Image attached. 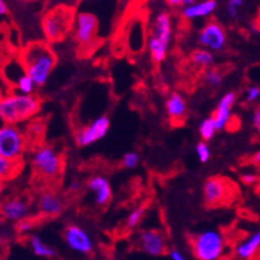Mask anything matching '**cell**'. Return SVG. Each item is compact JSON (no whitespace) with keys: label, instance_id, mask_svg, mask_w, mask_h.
<instances>
[{"label":"cell","instance_id":"23","mask_svg":"<svg viewBox=\"0 0 260 260\" xmlns=\"http://www.w3.org/2000/svg\"><path fill=\"white\" fill-rule=\"evenodd\" d=\"M190 58H191V62L195 67L206 69V71L212 68V65H214V53L209 51V49H195L191 53V56H190Z\"/></svg>","mask_w":260,"mask_h":260},{"label":"cell","instance_id":"38","mask_svg":"<svg viewBox=\"0 0 260 260\" xmlns=\"http://www.w3.org/2000/svg\"><path fill=\"white\" fill-rule=\"evenodd\" d=\"M251 161H252V164L255 165H260V150L256 151V153L251 157Z\"/></svg>","mask_w":260,"mask_h":260},{"label":"cell","instance_id":"16","mask_svg":"<svg viewBox=\"0 0 260 260\" xmlns=\"http://www.w3.org/2000/svg\"><path fill=\"white\" fill-rule=\"evenodd\" d=\"M28 212H29V205L25 199L19 197L8 198L2 205V215L8 222L19 223L27 219Z\"/></svg>","mask_w":260,"mask_h":260},{"label":"cell","instance_id":"10","mask_svg":"<svg viewBox=\"0 0 260 260\" xmlns=\"http://www.w3.org/2000/svg\"><path fill=\"white\" fill-rule=\"evenodd\" d=\"M198 43L202 48L211 52L222 51L227 43L226 29L216 20L207 21L199 31Z\"/></svg>","mask_w":260,"mask_h":260},{"label":"cell","instance_id":"31","mask_svg":"<svg viewBox=\"0 0 260 260\" xmlns=\"http://www.w3.org/2000/svg\"><path fill=\"white\" fill-rule=\"evenodd\" d=\"M260 100V86L251 85L247 88L246 94H244V101L247 104H253Z\"/></svg>","mask_w":260,"mask_h":260},{"label":"cell","instance_id":"2","mask_svg":"<svg viewBox=\"0 0 260 260\" xmlns=\"http://www.w3.org/2000/svg\"><path fill=\"white\" fill-rule=\"evenodd\" d=\"M40 106L41 100L36 94L11 92L0 100V118L3 123L19 125L36 116Z\"/></svg>","mask_w":260,"mask_h":260},{"label":"cell","instance_id":"15","mask_svg":"<svg viewBox=\"0 0 260 260\" xmlns=\"http://www.w3.org/2000/svg\"><path fill=\"white\" fill-rule=\"evenodd\" d=\"M236 100H238L236 93L233 92V90L224 93L220 97L219 103H218L215 110H214V114H212V118L215 120L218 132L226 129L229 126V123L231 122V118H233V108L236 104Z\"/></svg>","mask_w":260,"mask_h":260},{"label":"cell","instance_id":"12","mask_svg":"<svg viewBox=\"0 0 260 260\" xmlns=\"http://www.w3.org/2000/svg\"><path fill=\"white\" fill-rule=\"evenodd\" d=\"M110 127V120L108 116H100L96 120L92 121L89 125H86L85 127L80 129L76 133V144L81 147L90 146V145L96 144L97 141L103 140L106 136V133L109 132Z\"/></svg>","mask_w":260,"mask_h":260},{"label":"cell","instance_id":"22","mask_svg":"<svg viewBox=\"0 0 260 260\" xmlns=\"http://www.w3.org/2000/svg\"><path fill=\"white\" fill-rule=\"evenodd\" d=\"M23 169L21 159H8V158H0V177L2 181H10L16 177Z\"/></svg>","mask_w":260,"mask_h":260},{"label":"cell","instance_id":"32","mask_svg":"<svg viewBox=\"0 0 260 260\" xmlns=\"http://www.w3.org/2000/svg\"><path fill=\"white\" fill-rule=\"evenodd\" d=\"M251 123H252V127L255 129V132L260 136V104L253 110L252 117H251Z\"/></svg>","mask_w":260,"mask_h":260},{"label":"cell","instance_id":"18","mask_svg":"<svg viewBox=\"0 0 260 260\" xmlns=\"http://www.w3.org/2000/svg\"><path fill=\"white\" fill-rule=\"evenodd\" d=\"M216 8H218L216 0H201V2H195L187 7L182 8L181 14L186 20H197V19L211 16Z\"/></svg>","mask_w":260,"mask_h":260},{"label":"cell","instance_id":"4","mask_svg":"<svg viewBox=\"0 0 260 260\" xmlns=\"http://www.w3.org/2000/svg\"><path fill=\"white\" fill-rule=\"evenodd\" d=\"M76 12L68 6H56L45 12L41 20V29L48 43H60L72 34Z\"/></svg>","mask_w":260,"mask_h":260},{"label":"cell","instance_id":"19","mask_svg":"<svg viewBox=\"0 0 260 260\" xmlns=\"http://www.w3.org/2000/svg\"><path fill=\"white\" fill-rule=\"evenodd\" d=\"M62 202L58 195L51 191H44L39 195L38 209L45 216H57L62 211Z\"/></svg>","mask_w":260,"mask_h":260},{"label":"cell","instance_id":"37","mask_svg":"<svg viewBox=\"0 0 260 260\" xmlns=\"http://www.w3.org/2000/svg\"><path fill=\"white\" fill-rule=\"evenodd\" d=\"M8 14V4L6 0H0V15L4 16V15Z\"/></svg>","mask_w":260,"mask_h":260},{"label":"cell","instance_id":"26","mask_svg":"<svg viewBox=\"0 0 260 260\" xmlns=\"http://www.w3.org/2000/svg\"><path fill=\"white\" fill-rule=\"evenodd\" d=\"M205 82L210 88L218 89L223 84V73L218 68H210L205 72Z\"/></svg>","mask_w":260,"mask_h":260},{"label":"cell","instance_id":"21","mask_svg":"<svg viewBox=\"0 0 260 260\" xmlns=\"http://www.w3.org/2000/svg\"><path fill=\"white\" fill-rule=\"evenodd\" d=\"M28 244L32 252L39 257H44V259H52L56 256V251L48 243H45L44 240L41 239L39 235H32L28 239Z\"/></svg>","mask_w":260,"mask_h":260},{"label":"cell","instance_id":"11","mask_svg":"<svg viewBox=\"0 0 260 260\" xmlns=\"http://www.w3.org/2000/svg\"><path fill=\"white\" fill-rule=\"evenodd\" d=\"M62 239L69 250L80 255H89L93 251V240L90 235L79 224H68L64 229Z\"/></svg>","mask_w":260,"mask_h":260},{"label":"cell","instance_id":"3","mask_svg":"<svg viewBox=\"0 0 260 260\" xmlns=\"http://www.w3.org/2000/svg\"><path fill=\"white\" fill-rule=\"evenodd\" d=\"M173 40V20L169 12L161 11L155 15L151 31L147 38V51L155 64L166 60Z\"/></svg>","mask_w":260,"mask_h":260},{"label":"cell","instance_id":"6","mask_svg":"<svg viewBox=\"0 0 260 260\" xmlns=\"http://www.w3.org/2000/svg\"><path fill=\"white\" fill-rule=\"evenodd\" d=\"M31 165L36 177L43 181H55L62 170L61 155L48 145H41L35 149L31 157Z\"/></svg>","mask_w":260,"mask_h":260},{"label":"cell","instance_id":"30","mask_svg":"<svg viewBox=\"0 0 260 260\" xmlns=\"http://www.w3.org/2000/svg\"><path fill=\"white\" fill-rule=\"evenodd\" d=\"M244 0H227L226 3V14L230 19H235L239 15L240 8L243 7Z\"/></svg>","mask_w":260,"mask_h":260},{"label":"cell","instance_id":"33","mask_svg":"<svg viewBox=\"0 0 260 260\" xmlns=\"http://www.w3.org/2000/svg\"><path fill=\"white\" fill-rule=\"evenodd\" d=\"M170 7H187L190 4L195 3L197 0H165Z\"/></svg>","mask_w":260,"mask_h":260},{"label":"cell","instance_id":"5","mask_svg":"<svg viewBox=\"0 0 260 260\" xmlns=\"http://www.w3.org/2000/svg\"><path fill=\"white\" fill-rule=\"evenodd\" d=\"M192 255L198 260H220L226 252L224 236L215 230H206L188 239Z\"/></svg>","mask_w":260,"mask_h":260},{"label":"cell","instance_id":"28","mask_svg":"<svg viewBox=\"0 0 260 260\" xmlns=\"http://www.w3.org/2000/svg\"><path fill=\"white\" fill-rule=\"evenodd\" d=\"M140 161L141 157L138 153H136V151H127V153L123 154L121 165L125 169H136L140 165Z\"/></svg>","mask_w":260,"mask_h":260},{"label":"cell","instance_id":"13","mask_svg":"<svg viewBox=\"0 0 260 260\" xmlns=\"http://www.w3.org/2000/svg\"><path fill=\"white\" fill-rule=\"evenodd\" d=\"M137 244L140 250L150 256H162L169 251V244L166 236L158 230H144L137 238Z\"/></svg>","mask_w":260,"mask_h":260},{"label":"cell","instance_id":"36","mask_svg":"<svg viewBox=\"0 0 260 260\" xmlns=\"http://www.w3.org/2000/svg\"><path fill=\"white\" fill-rule=\"evenodd\" d=\"M169 255H170L171 260H186V257L178 250H170Z\"/></svg>","mask_w":260,"mask_h":260},{"label":"cell","instance_id":"39","mask_svg":"<svg viewBox=\"0 0 260 260\" xmlns=\"http://www.w3.org/2000/svg\"><path fill=\"white\" fill-rule=\"evenodd\" d=\"M80 187H81V183H80L79 181H73L72 183H71V190H72V191H79Z\"/></svg>","mask_w":260,"mask_h":260},{"label":"cell","instance_id":"17","mask_svg":"<svg viewBox=\"0 0 260 260\" xmlns=\"http://www.w3.org/2000/svg\"><path fill=\"white\" fill-rule=\"evenodd\" d=\"M88 188L93 192V199L97 206H106L112 201L113 190L110 182L103 175H94L88 182Z\"/></svg>","mask_w":260,"mask_h":260},{"label":"cell","instance_id":"7","mask_svg":"<svg viewBox=\"0 0 260 260\" xmlns=\"http://www.w3.org/2000/svg\"><path fill=\"white\" fill-rule=\"evenodd\" d=\"M25 145V134L19 125L3 123L0 127V158L21 159Z\"/></svg>","mask_w":260,"mask_h":260},{"label":"cell","instance_id":"9","mask_svg":"<svg viewBox=\"0 0 260 260\" xmlns=\"http://www.w3.org/2000/svg\"><path fill=\"white\" fill-rule=\"evenodd\" d=\"M97 31H99V20L92 12L80 11L76 14L72 36L79 47L89 48L96 40Z\"/></svg>","mask_w":260,"mask_h":260},{"label":"cell","instance_id":"25","mask_svg":"<svg viewBox=\"0 0 260 260\" xmlns=\"http://www.w3.org/2000/svg\"><path fill=\"white\" fill-rule=\"evenodd\" d=\"M36 88H38V86H36L34 80H32L27 73H24V75L21 76L20 79L17 80L16 84H15V86L12 88V89H14V92L23 93V94H34Z\"/></svg>","mask_w":260,"mask_h":260},{"label":"cell","instance_id":"34","mask_svg":"<svg viewBox=\"0 0 260 260\" xmlns=\"http://www.w3.org/2000/svg\"><path fill=\"white\" fill-rule=\"evenodd\" d=\"M32 226H34V223L27 218V219L21 220V222L17 223V230H19L20 233L24 234V233H28V231L32 229Z\"/></svg>","mask_w":260,"mask_h":260},{"label":"cell","instance_id":"29","mask_svg":"<svg viewBox=\"0 0 260 260\" xmlns=\"http://www.w3.org/2000/svg\"><path fill=\"white\" fill-rule=\"evenodd\" d=\"M195 153H197V157H198V159L202 164L209 162L210 157H211V150H210L209 145L205 141H201V142L197 144V146H195Z\"/></svg>","mask_w":260,"mask_h":260},{"label":"cell","instance_id":"24","mask_svg":"<svg viewBox=\"0 0 260 260\" xmlns=\"http://www.w3.org/2000/svg\"><path fill=\"white\" fill-rule=\"evenodd\" d=\"M216 132H218V127H216L215 120L212 118V116L205 118L201 122V125H199V136H201L202 141H205V142L212 140Z\"/></svg>","mask_w":260,"mask_h":260},{"label":"cell","instance_id":"20","mask_svg":"<svg viewBox=\"0 0 260 260\" xmlns=\"http://www.w3.org/2000/svg\"><path fill=\"white\" fill-rule=\"evenodd\" d=\"M260 248V230H257L256 233L251 234L247 239L242 240L235 248L236 255L240 259L248 260L259 251Z\"/></svg>","mask_w":260,"mask_h":260},{"label":"cell","instance_id":"35","mask_svg":"<svg viewBox=\"0 0 260 260\" xmlns=\"http://www.w3.org/2000/svg\"><path fill=\"white\" fill-rule=\"evenodd\" d=\"M242 181L246 183V185H253V183H256L257 177L252 173H246V174L242 175Z\"/></svg>","mask_w":260,"mask_h":260},{"label":"cell","instance_id":"14","mask_svg":"<svg viewBox=\"0 0 260 260\" xmlns=\"http://www.w3.org/2000/svg\"><path fill=\"white\" fill-rule=\"evenodd\" d=\"M165 110H166V116H168L171 125L179 126V125L185 122L186 116H187V103H186V99L182 96L181 93L173 92L166 99Z\"/></svg>","mask_w":260,"mask_h":260},{"label":"cell","instance_id":"8","mask_svg":"<svg viewBox=\"0 0 260 260\" xmlns=\"http://www.w3.org/2000/svg\"><path fill=\"white\" fill-rule=\"evenodd\" d=\"M233 182L222 177H210L203 183V201L209 207H219L230 203L234 198Z\"/></svg>","mask_w":260,"mask_h":260},{"label":"cell","instance_id":"1","mask_svg":"<svg viewBox=\"0 0 260 260\" xmlns=\"http://www.w3.org/2000/svg\"><path fill=\"white\" fill-rule=\"evenodd\" d=\"M19 58L27 75L34 80L36 86H43L47 84L57 62V57L51 45L43 41H35L28 44L21 51Z\"/></svg>","mask_w":260,"mask_h":260},{"label":"cell","instance_id":"27","mask_svg":"<svg viewBox=\"0 0 260 260\" xmlns=\"http://www.w3.org/2000/svg\"><path fill=\"white\" fill-rule=\"evenodd\" d=\"M145 209L144 207H136L129 212V215L126 218V227L127 229H134L141 223L142 218H144Z\"/></svg>","mask_w":260,"mask_h":260}]
</instances>
